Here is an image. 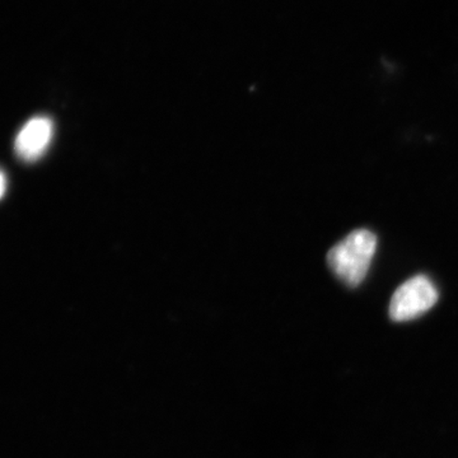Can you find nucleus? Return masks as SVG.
<instances>
[{"label":"nucleus","instance_id":"obj_1","mask_svg":"<svg viewBox=\"0 0 458 458\" xmlns=\"http://www.w3.org/2000/svg\"><path fill=\"white\" fill-rule=\"evenodd\" d=\"M376 249V234L369 229H357L328 251V267L344 284L354 288L369 274Z\"/></svg>","mask_w":458,"mask_h":458},{"label":"nucleus","instance_id":"obj_4","mask_svg":"<svg viewBox=\"0 0 458 458\" xmlns=\"http://www.w3.org/2000/svg\"><path fill=\"white\" fill-rule=\"evenodd\" d=\"M8 190V177L5 174V172L0 168V200L4 198V195L7 194Z\"/></svg>","mask_w":458,"mask_h":458},{"label":"nucleus","instance_id":"obj_3","mask_svg":"<svg viewBox=\"0 0 458 458\" xmlns=\"http://www.w3.org/2000/svg\"><path fill=\"white\" fill-rule=\"evenodd\" d=\"M53 137L54 123L50 117H32L17 132L14 152L21 161L32 164L47 153Z\"/></svg>","mask_w":458,"mask_h":458},{"label":"nucleus","instance_id":"obj_2","mask_svg":"<svg viewBox=\"0 0 458 458\" xmlns=\"http://www.w3.org/2000/svg\"><path fill=\"white\" fill-rule=\"evenodd\" d=\"M438 301V291L424 276L409 279L394 292L390 302V318L396 322L411 321L429 311Z\"/></svg>","mask_w":458,"mask_h":458}]
</instances>
